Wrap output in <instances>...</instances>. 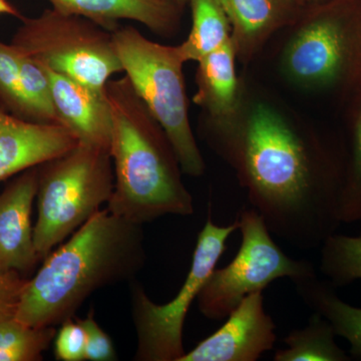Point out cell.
<instances>
[{
  "mask_svg": "<svg viewBox=\"0 0 361 361\" xmlns=\"http://www.w3.org/2000/svg\"><path fill=\"white\" fill-rule=\"evenodd\" d=\"M209 140L236 170L271 234L312 250L341 227L343 142L304 135L262 104L242 126L212 133Z\"/></svg>",
  "mask_w": 361,
  "mask_h": 361,
  "instance_id": "obj_1",
  "label": "cell"
},
{
  "mask_svg": "<svg viewBox=\"0 0 361 361\" xmlns=\"http://www.w3.org/2000/svg\"><path fill=\"white\" fill-rule=\"evenodd\" d=\"M42 261L14 318L30 327H56L75 317L94 292L133 281L144 269V230L108 208L99 210Z\"/></svg>",
  "mask_w": 361,
  "mask_h": 361,
  "instance_id": "obj_2",
  "label": "cell"
},
{
  "mask_svg": "<svg viewBox=\"0 0 361 361\" xmlns=\"http://www.w3.org/2000/svg\"><path fill=\"white\" fill-rule=\"evenodd\" d=\"M104 90L111 106L115 173L108 210L142 226L164 216L193 215V196L183 183L172 144L129 78H111Z\"/></svg>",
  "mask_w": 361,
  "mask_h": 361,
  "instance_id": "obj_3",
  "label": "cell"
},
{
  "mask_svg": "<svg viewBox=\"0 0 361 361\" xmlns=\"http://www.w3.org/2000/svg\"><path fill=\"white\" fill-rule=\"evenodd\" d=\"M115 186L110 149L78 142L39 166L33 240L40 260L108 204Z\"/></svg>",
  "mask_w": 361,
  "mask_h": 361,
  "instance_id": "obj_4",
  "label": "cell"
},
{
  "mask_svg": "<svg viewBox=\"0 0 361 361\" xmlns=\"http://www.w3.org/2000/svg\"><path fill=\"white\" fill-rule=\"evenodd\" d=\"M123 71L160 123L174 149L180 169L190 177L205 173V161L189 120L184 59L178 47L158 44L133 26L113 32Z\"/></svg>",
  "mask_w": 361,
  "mask_h": 361,
  "instance_id": "obj_5",
  "label": "cell"
},
{
  "mask_svg": "<svg viewBox=\"0 0 361 361\" xmlns=\"http://www.w3.org/2000/svg\"><path fill=\"white\" fill-rule=\"evenodd\" d=\"M282 66L297 85L355 97L361 90V0L312 7L285 47Z\"/></svg>",
  "mask_w": 361,
  "mask_h": 361,
  "instance_id": "obj_6",
  "label": "cell"
},
{
  "mask_svg": "<svg viewBox=\"0 0 361 361\" xmlns=\"http://www.w3.org/2000/svg\"><path fill=\"white\" fill-rule=\"evenodd\" d=\"M11 44L47 70L92 89L104 90L113 75L123 73L113 32L54 8L21 18Z\"/></svg>",
  "mask_w": 361,
  "mask_h": 361,
  "instance_id": "obj_7",
  "label": "cell"
},
{
  "mask_svg": "<svg viewBox=\"0 0 361 361\" xmlns=\"http://www.w3.org/2000/svg\"><path fill=\"white\" fill-rule=\"evenodd\" d=\"M236 220L241 233L236 256L225 267L214 269L197 298L207 319H226L246 296L263 292L275 280L288 278L294 283L317 275L310 260L285 254L253 208L242 210Z\"/></svg>",
  "mask_w": 361,
  "mask_h": 361,
  "instance_id": "obj_8",
  "label": "cell"
},
{
  "mask_svg": "<svg viewBox=\"0 0 361 361\" xmlns=\"http://www.w3.org/2000/svg\"><path fill=\"white\" fill-rule=\"evenodd\" d=\"M237 230V220L218 226L209 214L199 233L186 280L170 302L157 304L141 284H132L130 303L137 336L135 360L180 361L186 353L184 327L188 312L227 249V240Z\"/></svg>",
  "mask_w": 361,
  "mask_h": 361,
  "instance_id": "obj_9",
  "label": "cell"
},
{
  "mask_svg": "<svg viewBox=\"0 0 361 361\" xmlns=\"http://www.w3.org/2000/svg\"><path fill=\"white\" fill-rule=\"evenodd\" d=\"M276 325L266 312L263 292L246 296L212 336L180 361H256L276 343Z\"/></svg>",
  "mask_w": 361,
  "mask_h": 361,
  "instance_id": "obj_10",
  "label": "cell"
},
{
  "mask_svg": "<svg viewBox=\"0 0 361 361\" xmlns=\"http://www.w3.org/2000/svg\"><path fill=\"white\" fill-rule=\"evenodd\" d=\"M37 184L39 166L21 172L0 193V267L25 277L42 261L32 225Z\"/></svg>",
  "mask_w": 361,
  "mask_h": 361,
  "instance_id": "obj_11",
  "label": "cell"
},
{
  "mask_svg": "<svg viewBox=\"0 0 361 361\" xmlns=\"http://www.w3.org/2000/svg\"><path fill=\"white\" fill-rule=\"evenodd\" d=\"M78 144L59 123L28 122L0 108V182L63 155Z\"/></svg>",
  "mask_w": 361,
  "mask_h": 361,
  "instance_id": "obj_12",
  "label": "cell"
},
{
  "mask_svg": "<svg viewBox=\"0 0 361 361\" xmlns=\"http://www.w3.org/2000/svg\"><path fill=\"white\" fill-rule=\"evenodd\" d=\"M45 70L51 80L52 103L59 125L66 128L80 144L110 149L111 113L106 90L92 89Z\"/></svg>",
  "mask_w": 361,
  "mask_h": 361,
  "instance_id": "obj_13",
  "label": "cell"
},
{
  "mask_svg": "<svg viewBox=\"0 0 361 361\" xmlns=\"http://www.w3.org/2000/svg\"><path fill=\"white\" fill-rule=\"evenodd\" d=\"M52 8L82 16L113 32L121 20H133L160 35H172L180 13L171 0H49Z\"/></svg>",
  "mask_w": 361,
  "mask_h": 361,
  "instance_id": "obj_14",
  "label": "cell"
},
{
  "mask_svg": "<svg viewBox=\"0 0 361 361\" xmlns=\"http://www.w3.org/2000/svg\"><path fill=\"white\" fill-rule=\"evenodd\" d=\"M236 49L233 42L198 61L195 104L210 115L211 132H225L234 127L239 108Z\"/></svg>",
  "mask_w": 361,
  "mask_h": 361,
  "instance_id": "obj_15",
  "label": "cell"
},
{
  "mask_svg": "<svg viewBox=\"0 0 361 361\" xmlns=\"http://www.w3.org/2000/svg\"><path fill=\"white\" fill-rule=\"evenodd\" d=\"M230 21L236 52L251 54L293 16L291 0H219Z\"/></svg>",
  "mask_w": 361,
  "mask_h": 361,
  "instance_id": "obj_16",
  "label": "cell"
},
{
  "mask_svg": "<svg viewBox=\"0 0 361 361\" xmlns=\"http://www.w3.org/2000/svg\"><path fill=\"white\" fill-rule=\"evenodd\" d=\"M293 284L303 302L331 324L336 336L348 341L350 357L361 360V307L342 300L336 288L329 281L318 279L317 275Z\"/></svg>",
  "mask_w": 361,
  "mask_h": 361,
  "instance_id": "obj_17",
  "label": "cell"
},
{
  "mask_svg": "<svg viewBox=\"0 0 361 361\" xmlns=\"http://www.w3.org/2000/svg\"><path fill=\"white\" fill-rule=\"evenodd\" d=\"M188 4L192 9L191 32L177 47L185 63H198L231 42V25L219 0H189Z\"/></svg>",
  "mask_w": 361,
  "mask_h": 361,
  "instance_id": "obj_18",
  "label": "cell"
},
{
  "mask_svg": "<svg viewBox=\"0 0 361 361\" xmlns=\"http://www.w3.org/2000/svg\"><path fill=\"white\" fill-rule=\"evenodd\" d=\"M336 332L322 315L313 312L307 325L284 337L286 348L278 349L274 361H348L350 356L337 345Z\"/></svg>",
  "mask_w": 361,
  "mask_h": 361,
  "instance_id": "obj_19",
  "label": "cell"
},
{
  "mask_svg": "<svg viewBox=\"0 0 361 361\" xmlns=\"http://www.w3.org/2000/svg\"><path fill=\"white\" fill-rule=\"evenodd\" d=\"M353 116L344 146V175L341 197V223L361 222V90L351 97Z\"/></svg>",
  "mask_w": 361,
  "mask_h": 361,
  "instance_id": "obj_20",
  "label": "cell"
},
{
  "mask_svg": "<svg viewBox=\"0 0 361 361\" xmlns=\"http://www.w3.org/2000/svg\"><path fill=\"white\" fill-rule=\"evenodd\" d=\"M320 249V272L334 288L361 280V233L357 236L334 233Z\"/></svg>",
  "mask_w": 361,
  "mask_h": 361,
  "instance_id": "obj_21",
  "label": "cell"
},
{
  "mask_svg": "<svg viewBox=\"0 0 361 361\" xmlns=\"http://www.w3.org/2000/svg\"><path fill=\"white\" fill-rule=\"evenodd\" d=\"M56 327H30L16 318L0 322V361H39Z\"/></svg>",
  "mask_w": 361,
  "mask_h": 361,
  "instance_id": "obj_22",
  "label": "cell"
},
{
  "mask_svg": "<svg viewBox=\"0 0 361 361\" xmlns=\"http://www.w3.org/2000/svg\"><path fill=\"white\" fill-rule=\"evenodd\" d=\"M20 89L25 102V120L58 123L52 103L51 80L47 70L20 49Z\"/></svg>",
  "mask_w": 361,
  "mask_h": 361,
  "instance_id": "obj_23",
  "label": "cell"
},
{
  "mask_svg": "<svg viewBox=\"0 0 361 361\" xmlns=\"http://www.w3.org/2000/svg\"><path fill=\"white\" fill-rule=\"evenodd\" d=\"M0 108L25 120L20 89V51L0 40ZM26 121V120H25Z\"/></svg>",
  "mask_w": 361,
  "mask_h": 361,
  "instance_id": "obj_24",
  "label": "cell"
},
{
  "mask_svg": "<svg viewBox=\"0 0 361 361\" xmlns=\"http://www.w3.org/2000/svg\"><path fill=\"white\" fill-rule=\"evenodd\" d=\"M54 355L61 361L85 360L87 336L84 327L75 317L61 324L54 337Z\"/></svg>",
  "mask_w": 361,
  "mask_h": 361,
  "instance_id": "obj_25",
  "label": "cell"
},
{
  "mask_svg": "<svg viewBox=\"0 0 361 361\" xmlns=\"http://www.w3.org/2000/svg\"><path fill=\"white\" fill-rule=\"evenodd\" d=\"M75 318L84 327L85 336H87L85 360L115 361L118 360L113 341L97 322L94 310H90L84 319H80L77 316H75Z\"/></svg>",
  "mask_w": 361,
  "mask_h": 361,
  "instance_id": "obj_26",
  "label": "cell"
},
{
  "mask_svg": "<svg viewBox=\"0 0 361 361\" xmlns=\"http://www.w3.org/2000/svg\"><path fill=\"white\" fill-rule=\"evenodd\" d=\"M28 278L0 267V322L16 317Z\"/></svg>",
  "mask_w": 361,
  "mask_h": 361,
  "instance_id": "obj_27",
  "label": "cell"
},
{
  "mask_svg": "<svg viewBox=\"0 0 361 361\" xmlns=\"http://www.w3.org/2000/svg\"><path fill=\"white\" fill-rule=\"evenodd\" d=\"M1 14H8V16H16V18H20V20L23 18L20 13V11H18L13 4H9L7 0H0V16H1Z\"/></svg>",
  "mask_w": 361,
  "mask_h": 361,
  "instance_id": "obj_28",
  "label": "cell"
},
{
  "mask_svg": "<svg viewBox=\"0 0 361 361\" xmlns=\"http://www.w3.org/2000/svg\"><path fill=\"white\" fill-rule=\"evenodd\" d=\"M171 1L177 6V8L179 9L180 11H182L183 8L187 6L189 0H171Z\"/></svg>",
  "mask_w": 361,
  "mask_h": 361,
  "instance_id": "obj_29",
  "label": "cell"
},
{
  "mask_svg": "<svg viewBox=\"0 0 361 361\" xmlns=\"http://www.w3.org/2000/svg\"><path fill=\"white\" fill-rule=\"evenodd\" d=\"M311 2H312V4H325V2L331 1V0H310Z\"/></svg>",
  "mask_w": 361,
  "mask_h": 361,
  "instance_id": "obj_30",
  "label": "cell"
},
{
  "mask_svg": "<svg viewBox=\"0 0 361 361\" xmlns=\"http://www.w3.org/2000/svg\"><path fill=\"white\" fill-rule=\"evenodd\" d=\"M291 1H293L294 4H297V6H303L304 4H305L306 0H291Z\"/></svg>",
  "mask_w": 361,
  "mask_h": 361,
  "instance_id": "obj_31",
  "label": "cell"
}]
</instances>
